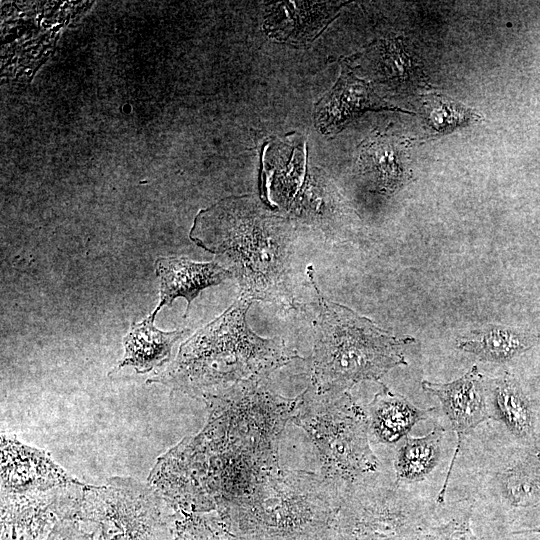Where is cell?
Masks as SVG:
<instances>
[{
    "label": "cell",
    "instance_id": "cell-6",
    "mask_svg": "<svg viewBox=\"0 0 540 540\" xmlns=\"http://www.w3.org/2000/svg\"><path fill=\"white\" fill-rule=\"evenodd\" d=\"M179 510L153 487L113 478L85 487L74 521L94 540H175Z\"/></svg>",
    "mask_w": 540,
    "mask_h": 540
},
{
    "label": "cell",
    "instance_id": "cell-25",
    "mask_svg": "<svg viewBox=\"0 0 540 540\" xmlns=\"http://www.w3.org/2000/svg\"><path fill=\"white\" fill-rule=\"evenodd\" d=\"M427 110L430 125L440 132L451 131L477 118L469 109L442 96H430Z\"/></svg>",
    "mask_w": 540,
    "mask_h": 540
},
{
    "label": "cell",
    "instance_id": "cell-11",
    "mask_svg": "<svg viewBox=\"0 0 540 540\" xmlns=\"http://www.w3.org/2000/svg\"><path fill=\"white\" fill-rule=\"evenodd\" d=\"M46 492H2L1 540H46L68 503V496Z\"/></svg>",
    "mask_w": 540,
    "mask_h": 540
},
{
    "label": "cell",
    "instance_id": "cell-12",
    "mask_svg": "<svg viewBox=\"0 0 540 540\" xmlns=\"http://www.w3.org/2000/svg\"><path fill=\"white\" fill-rule=\"evenodd\" d=\"M155 273L159 278V304L154 310L171 306L172 302L183 297L187 301L184 318L187 317L192 301L199 293L231 278L230 271L217 262H196L185 257H159L155 261Z\"/></svg>",
    "mask_w": 540,
    "mask_h": 540
},
{
    "label": "cell",
    "instance_id": "cell-9",
    "mask_svg": "<svg viewBox=\"0 0 540 540\" xmlns=\"http://www.w3.org/2000/svg\"><path fill=\"white\" fill-rule=\"evenodd\" d=\"M421 386L425 392L439 399L457 435L453 456L436 499L437 503L442 504L464 439L482 422L493 419V415L488 407L484 378L477 365H473L463 376L451 382L423 380Z\"/></svg>",
    "mask_w": 540,
    "mask_h": 540
},
{
    "label": "cell",
    "instance_id": "cell-10",
    "mask_svg": "<svg viewBox=\"0 0 540 540\" xmlns=\"http://www.w3.org/2000/svg\"><path fill=\"white\" fill-rule=\"evenodd\" d=\"M2 492H44L55 487H83L42 451L15 439H1Z\"/></svg>",
    "mask_w": 540,
    "mask_h": 540
},
{
    "label": "cell",
    "instance_id": "cell-15",
    "mask_svg": "<svg viewBox=\"0 0 540 540\" xmlns=\"http://www.w3.org/2000/svg\"><path fill=\"white\" fill-rule=\"evenodd\" d=\"M157 312L153 311L139 323H132L123 338L124 357L110 373L118 374L124 368H132L136 374H146L167 364L175 343L183 338L188 329L162 331L154 326Z\"/></svg>",
    "mask_w": 540,
    "mask_h": 540
},
{
    "label": "cell",
    "instance_id": "cell-7",
    "mask_svg": "<svg viewBox=\"0 0 540 540\" xmlns=\"http://www.w3.org/2000/svg\"><path fill=\"white\" fill-rule=\"evenodd\" d=\"M211 420L271 466L279 465L281 435L298 402L272 390L268 377L253 378L202 398Z\"/></svg>",
    "mask_w": 540,
    "mask_h": 540
},
{
    "label": "cell",
    "instance_id": "cell-4",
    "mask_svg": "<svg viewBox=\"0 0 540 540\" xmlns=\"http://www.w3.org/2000/svg\"><path fill=\"white\" fill-rule=\"evenodd\" d=\"M339 489L319 473L276 467L220 518L236 540H337Z\"/></svg>",
    "mask_w": 540,
    "mask_h": 540
},
{
    "label": "cell",
    "instance_id": "cell-21",
    "mask_svg": "<svg viewBox=\"0 0 540 540\" xmlns=\"http://www.w3.org/2000/svg\"><path fill=\"white\" fill-rule=\"evenodd\" d=\"M444 432L437 426L426 435L405 437L394 460L397 485L424 480L432 472L439 461Z\"/></svg>",
    "mask_w": 540,
    "mask_h": 540
},
{
    "label": "cell",
    "instance_id": "cell-16",
    "mask_svg": "<svg viewBox=\"0 0 540 540\" xmlns=\"http://www.w3.org/2000/svg\"><path fill=\"white\" fill-rule=\"evenodd\" d=\"M335 3L280 2L268 13L264 29L279 41L305 44L311 42L331 21L339 8Z\"/></svg>",
    "mask_w": 540,
    "mask_h": 540
},
{
    "label": "cell",
    "instance_id": "cell-14",
    "mask_svg": "<svg viewBox=\"0 0 540 540\" xmlns=\"http://www.w3.org/2000/svg\"><path fill=\"white\" fill-rule=\"evenodd\" d=\"M287 209L326 237L342 240L347 211L334 187L321 174L309 173Z\"/></svg>",
    "mask_w": 540,
    "mask_h": 540
},
{
    "label": "cell",
    "instance_id": "cell-28",
    "mask_svg": "<svg viewBox=\"0 0 540 540\" xmlns=\"http://www.w3.org/2000/svg\"><path fill=\"white\" fill-rule=\"evenodd\" d=\"M524 533H540V526L532 528V529H526V530H520L517 532H514V534H524Z\"/></svg>",
    "mask_w": 540,
    "mask_h": 540
},
{
    "label": "cell",
    "instance_id": "cell-27",
    "mask_svg": "<svg viewBox=\"0 0 540 540\" xmlns=\"http://www.w3.org/2000/svg\"><path fill=\"white\" fill-rule=\"evenodd\" d=\"M46 540H94L82 526L72 520H59Z\"/></svg>",
    "mask_w": 540,
    "mask_h": 540
},
{
    "label": "cell",
    "instance_id": "cell-26",
    "mask_svg": "<svg viewBox=\"0 0 540 540\" xmlns=\"http://www.w3.org/2000/svg\"><path fill=\"white\" fill-rule=\"evenodd\" d=\"M414 540H478L470 522V512L424 530Z\"/></svg>",
    "mask_w": 540,
    "mask_h": 540
},
{
    "label": "cell",
    "instance_id": "cell-19",
    "mask_svg": "<svg viewBox=\"0 0 540 540\" xmlns=\"http://www.w3.org/2000/svg\"><path fill=\"white\" fill-rule=\"evenodd\" d=\"M357 165L373 191L381 194L394 193L408 178L398 142L385 135L365 143Z\"/></svg>",
    "mask_w": 540,
    "mask_h": 540
},
{
    "label": "cell",
    "instance_id": "cell-18",
    "mask_svg": "<svg viewBox=\"0 0 540 540\" xmlns=\"http://www.w3.org/2000/svg\"><path fill=\"white\" fill-rule=\"evenodd\" d=\"M540 345V330L487 324L457 339V348L480 360L505 363Z\"/></svg>",
    "mask_w": 540,
    "mask_h": 540
},
{
    "label": "cell",
    "instance_id": "cell-2",
    "mask_svg": "<svg viewBox=\"0 0 540 540\" xmlns=\"http://www.w3.org/2000/svg\"><path fill=\"white\" fill-rule=\"evenodd\" d=\"M252 300L239 296L221 315L181 344L172 363L147 383L203 398L253 378H264L300 356L281 338L251 330Z\"/></svg>",
    "mask_w": 540,
    "mask_h": 540
},
{
    "label": "cell",
    "instance_id": "cell-20",
    "mask_svg": "<svg viewBox=\"0 0 540 540\" xmlns=\"http://www.w3.org/2000/svg\"><path fill=\"white\" fill-rule=\"evenodd\" d=\"M493 419L501 421L518 439H534V414L528 397L516 378L506 372L491 383Z\"/></svg>",
    "mask_w": 540,
    "mask_h": 540
},
{
    "label": "cell",
    "instance_id": "cell-17",
    "mask_svg": "<svg viewBox=\"0 0 540 540\" xmlns=\"http://www.w3.org/2000/svg\"><path fill=\"white\" fill-rule=\"evenodd\" d=\"M366 408L369 432L383 444H394L405 438L420 421L429 418L435 407L421 409L406 397L392 392L385 384Z\"/></svg>",
    "mask_w": 540,
    "mask_h": 540
},
{
    "label": "cell",
    "instance_id": "cell-3",
    "mask_svg": "<svg viewBox=\"0 0 540 540\" xmlns=\"http://www.w3.org/2000/svg\"><path fill=\"white\" fill-rule=\"evenodd\" d=\"M313 301L299 309L310 322L313 347L309 358L310 388L317 394H339L362 381H376L391 369L407 365L404 348L415 342L378 327L369 318L329 300L307 267ZM380 383V382H379Z\"/></svg>",
    "mask_w": 540,
    "mask_h": 540
},
{
    "label": "cell",
    "instance_id": "cell-1",
    "mask_svg": "<svg viewBox=\"0 0 540 540\" xmlns=\"http://www.w3.org/2000/svg\"><path fill=\"white\" fill-rule=\"evenodd\" d=\"M189 237L224 261L240 296L295 309V232L287 218L251 196H233L201 210Z\"/></svg>",
    "mask_w": 540,
    "mask_h": 540
},
{
    "label": "cell",
    "instance_id": "cell-5",
    "mask_svg": "<svg viewBox=\"0 0 540 540\" xmlns=\"http://www.w3.org/2000/svg\"><path fill=\"white\" fill-rule=\"evenodd\" d=\"M291 421L310 439L319 474L342 497L378 473L380 462L370 446L366 409L348 391L320 395L308 387L298 395Z\"/></svg>",
    "mask_w": 540,
    "mask_h": 540
},
{
    "label": "cell",
    "instance_id": "cell-13",
    "mask_svg": "<svg viewBox=\"0 0 540 540\" xmlns=\"http://www.w3.org/2000/svg\"><path fill=\"white\" fill-rule=\"evenodd\" d=\"M382 107L369 85L356 78L348 66L343 65L336 84L316 103L314 121L323 134H332L342 129L358 113Z\"/></svg>",
    "mask_w": 540,
    "mask_h": 540
},
{
    "label": "cell",
    "instance_id": "cell-8",
    "mask_svg": "<svg viewBox=\"0 0 540 540\" xmlns=\"http://www.w3.org/2000/svg\"><path fill=\"white\" fill-rule=\"evenodd\" d=\"M413 523V508L397 488L368 480L342 498L337 540H399Z\"/></svg>",
    "mask_w": 540,
    "mask_h": 540
},
{
    "label": "cell",
    "instance_id": "cell-24",
    "mask_svg": "<svg viewBox=\"0 0 540 540\" xmlns=\"http://www.w3.org/2000/svg\"><path fill=\"white\" fill-rule=\"evenodd\" d=\"M379 72L384 79L403 85L413 81L414 67L412 59L398 39H388L379 46Z\"/></svg>",
    "mask_w": 540,
    "mask_h": 540
},
{
    "label": "cell",
    "instance_id": "cell-23",
    "mask_svg": "<svg viewBox=\"0 0 540 540\" xmlns=\"http://www.w3.org/2000/svg\"><path fill=\"white\" fill-rule=\"evenodd\" d=\"M175 540H236L217 513H185L179 510Z\"/></svg>",
    "mask_w": 540,
    "mask_h": 540
},
{
    "label": "cell",
    "instance_id": "cell-22",
    "mask_svg": "<svg viewBox=\"0 0 540 540\" xmlns=\"http://www.w3.org/2000/svg\"><path fill=\"white\" fill-rule=\"evenodd\" d=\"M498 483L504 498L515 507H531L540 503V467L521 462L503 470Z\"/></svg>",
    "mask_w": 540,
    "mask_h": 540
}]
</instances>
